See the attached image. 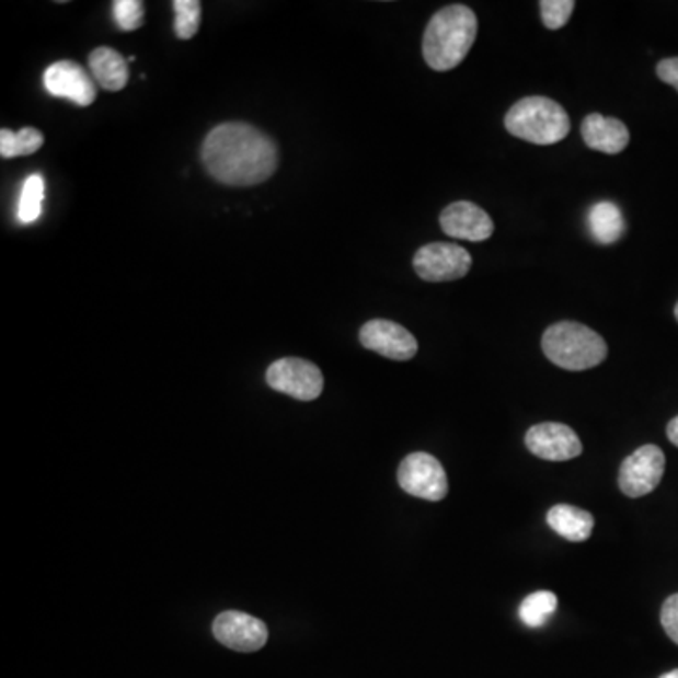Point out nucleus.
I'll list each match as a JSON object with an SVG mask.
<instances>
[{"label":"nucleus","instance_id":"obj_15","mask_svg":"<svg viewBox=\"0 0 678 678\" xmlns=\"http://www.w3.org/2000/svg\"><path fill=\"white\" fill-rule=\"evenodd\" d=\"M89 68L94 80L106 91H122L128 83V62L112 47H96L91 51Z\"/></svg>","mask_w":678,"mask_h":678},{"label":"nucleus","instance_id":"obj_19","mask_svg":"<svg viewBox=\"0 0 678 678\" xmlns=\"http://www.w3.org/2000/svg\"><path fill=\"white\" fill-rule=\"evenodd\" d=\"M558 599L552 591H533L520 605V620L528 628H541L556 611Z\"/></svg>","mask_w":678,"mask_h":678},{"label":"nucleus","instance_id":"obj_28","mask_svg":"<svg viewBox=\"0 0 678 678\" xmlns=\"http://www.w3.org/2000/svg\"><path fill=\"white\" fill-rule=\"evenodd\" d=\"M675 317H677V321H678V303L677 306H675Z\"/></svg>","mask_w":678,"mask_h":678},{"label":"nucleus","instance_id":"obj_4","mask_svg":"<svg viewBox=\"0 0 678 678\" xmlns=\"http://www.w3.org/2000/svg\"><path fill=\"white\" fill-rule=\"evenodd\" d=\"M507 133L520 140L552 146L570 135L571 122L558 102L547 96H526L505 115Z\"/></svg>","mask_w":678,"mask_h":678},{"label":"nucleus","instance_id":"obj_3","mask_svg":"<svg viewBox=\"0 0 678 678\" xmlns=\"http://www.w3.org/2000/svg\"><path fill=\"white\" fill-rule=\"evenodd\" d=\"M541 347L552 364L567 371L590 370L607 358L604 337L573 321H562L544 330Z\"/></svg>","mask_w":678,"mask_h":678},{"label":"nucleus","instance_id":"obj_17","mask_svg":"<svg viewBox=\"0 0 678 678\" xmlns=\"http://www.w3.org/2000/svg\"><path fill=\"white\" fill-rule=\"evenodd\" d=\"M588 227L596 242L611 245L624 234L625 222L622 211L612 202H598L588 214Z\"/></svg>","mask_w":678,"mask_h":678},{"label":"nucleus","instance_id":"obj_11","mask_svg":"<svg viewBox=\"0 0 678 678\" xmlns=\"http://www.w3.org/2000/svg\"><path fill=\"white\" fill-rule=\"evenodd\" d=\"M214 635L221 645L238 652L261 651L268 641L263 620L240 611L221 612L214 622Z\"/></svg>","mask_w":678,"mask_h":678},{"label":"nucleus","instance_id":"obj_10","mask_svg":"<svg viewBox=\"0 0 678 678\" xmlns=\"http://www.w3.org/2000/svg\"><path fill=\"white\" fill-rule=\"evenodd\" d=\"M526 447L531 455L549 460L565 462L583 455V444L570 426L560 423H541L531 426L526 434Z\"/></svg>","mask_w":678,"mask_h":678},{"label":"nucleus","instance_id":"obj_24","mask_svg":"<svg viewBox=\"0 0 678 678\" xmlns=\"http://www.w3.org/2000/svg\"><path fill=\"white\" fill-rule=\"evenodd\" d=\"M659 618H662L665 633L669 635L673 643L678 645V594H673L671 598L665 599Z\"/></svg>","mask_w":678,"mask_h":678},{"label":"nucleus","instance_id":"obj_26","mask_svg":"<svg viewBox=\"0 0 678 678\" xmlns=\"http://www.w3.org/2000/svg\"><path fill=\"white\" fill-rule=\"evenodd\" d=\"M667 439H669L675 447H678V416H675L671 423L667 424Z\"/></svg>","mask_w":678,"mask_h":678},{"label":"nucleus","instance_id":"obj_25","mask_svg":"<svg viewBox=\"0 0 678 678\" xmlns=\"http://www.w3.org/2000/svg\"><path fill=\"white\" fill-rule=\"evenodd\" d=\"M656 74H658L659 80L678 91V57L664 59V61L658 62Z\"/></svg>","mask_w":678,"mask_h":678},{"label":"nucleus","instance_id":"obj_27","mask_svg":"<svg viewBox=\"0 0 678 678\" xmlns=\"http://www.w3.org/2000/svg\"><path fill=\"white\" fill-rule=\"evenodd\" d=\"M659 678H678V669H675V671L665 673L664 677Z\"/></svg>","mask_w":678,"mask_h":678},{"label":"nucleus","instance_id":"obj_6","mask_svg":"<svg viewBox=\"0 0 678 678\" xmlns=\"http://www.w3.org/2000/svg\"><path fill=\"white\" fill-rule=\"evenodd\" d=\"M398 483L403 492L428 502H441L449 492L444 466L428 452H413L403 458L398 470Z\"/></svg>","mask_w":678,"mask_h":678},{"label":"nucleus","instance_id":"obj_12","mask_svg":"<svg viewBox=\"0 0 678 678\" xmlns=\"http://www.w3.org/2000/svg\"><path fill=\"white\" fill-rule=\"evenodd\" d=\"M47 93L72 101L78 106H89L96 99V85L85 68L74 61L54 62L44 72Z\"/></svg>","mask_w":678,"mask_h":678},{"label":"nucleus","instance_id":"obj_13","mask_svg":"<svg viewBox=\"0 0 678 678\" xmlns=\"http://www.w3.org/2000/svg\"><path fill=\"white\" fill-rule=\"evenodd\" d=\"M445 234L466 242H484L494 234L491 216L473 202H455L439 217Z\"/></svg>","mask_w":678,"mask_h":678},{"label":"nucleus","instance_id":"obj_7","mask_svg":"<svg viewBox=\"0 0 678 678\" xmlns=\"http://www.w3.org/2000/svg\"><path fill=\"white\" fill-rule=\"evenodd\" d=\"M471 255L457 243H428L415 253L413 268L424 281H455L468 276Z\"/></svg>","mask_w":678,"mask_h":678},{"label":"nucleus","instance_id":"obj_14","mask_svg":"<svg viewBox=\"0 0 678 678\" xmlns=\"http://www.w3.org/2000/svg\"><path fill=\"white\" fill-rule=\"evenodd\" d=\"M581 135L588 148L607 154L622 153L630 143V130L624 123L601 114L586 115Z\"/></svg>","mask_w":678,"mask_h":678},{"label":"nucleus","instance_id":"obj_2","mask_svg":"<svg viewBox=\"0 0 678 678\" xmlns=\"http://www.w3.org/2000/svg\"><path fill=\"white\" fill-rule=\"evenodd\" d=\"M478 15L463 4H450L432 15L424 31L423 55L426 65L437 72H449L470 54L478 38Z\"/></svg>","mask_w":678,"mask_h":678},{"label":"nucleus","instance_id":"obj_9","mask_svg":"<svg viewBox=\"0 0 678 678\" xmlns=\"http://www.w3.org/2000/svg\"><path fill=\"white\" fill-rule=\"evenodd\" d=\"M358 337L366 349L374 351L377 355L390 358V360H400V363L411 360L418 351V343L410 330L387 319L368 321L360 329Z\"/></svg>","mask_w":678,"mask_h":678},{"label":"nucleus","instance_id":"obj_1","mask_svg":"<svg viewBox=\"0 0 678 678\" xmlns=\"http://www.w3.org/2000/svg\"><path fill=\"white\" fill-rule=\"evenodd\" d=\"M209 175L230 187H251L269 180L279 164L276 141L248 123H222L200 149Z\"/></svg>","mask_w":678,"mask_h":678},{"label":"nucleus","instance_id":"obj_21","mask_svg":"<svg viewBox=\"0 0 678 678\" xmlns=\"http://www.w3.org/2000/svg\"><path fill=\"white\" fill-rule=\"evenodd\" d=\"M175 36L191 41L200 27L202 4L198 0H174Z\"/></svg>","mask_w":678,"mask_h":678},{"label":"nucleus","instance_id":"obj_8","mask_svg":"<svg viewBox=\"0 0 678 678\" xmlns=\"http://www.w3.org/2000/svg\"><path fill=\"white\" fill-rule=\"evenodd\" d=\"M664 471V450L656 445H643L620 466L618 486L628 497H643L658 489Z\"/></svg>","mask_w":678,"mask_h":678},{"label":"nucleus","instance_id":"obj_23","mask_svg":"<svg viewBox=\"0 0 678 678\" xmlns=\"http://www.w3.org/2000/svg\"><path fill=\"white\" fill-rule=\"evenodd\" d=\"M539 10H541L544 27L558 31L570 21L571 14L575 10V2L573 0H541Z\"/></svg>","mask_w":678,"mask_h":678},{"label":"nucleus","instance_id":"obj_16","mask_svg":"<svg viewBox=\"0 0 678 678\" xmlns=\"http://www.w3.org/2000/svg\"><path fill=\"white\" fill-rule=\"evenodd\" d=\"M547 522L560 538L581 543L590 538L594 530V517L585 509H578L573 505H554L547 513Z\"/></svg>","mask_w":678,"mask_h":678},{"label":"nucleus","instance_id":"obj_22","mask_svg":"<svg viewBox=\"0 0 678 678\" xmlns=\"http://www.w3.org/2000/svg\"><path fill=\"white\" fill-rule=\"evenodd\" d=\"M112 8L115 23L122 31H136L143 25L146 4L140 0H115Z\"/></svg>","mask_w":678,"mask_h":678},{"label":"nucleus","instance_id":"obj_20","mask_svg":"<svg viewBox=\"0 0 678 678\" xmlns=\"http://www.w3.org/2000/svg\"><path fill=\"white\" fill-rule=\"evenodd\" d=\"M44 180L41 174L28 175L23 183L20 198V221L34 222L42 214V202H44Z\"/></svg>","mask_w":678,"mask_h":678},{"label":"nucleus","instance_id":"obj_5","mask_svg":"<svg viewBox=\"0 0 678 678\" xmlns=\"http://www.w3.org/2000/svg\"><path fill=\"white\" fill-rule=\"evenodd\" d=\"M266 381L272 389L292 397L300 402H311L321 397L324 377L315 364L303 358H279L266 371Z\"/></svg>","mask_w":678,"mask_h":678},{"label":"nucleus","instance_id":"obj_18","mask_svg":"<svg viewBox=\"0 0 678 678\" xmlns=\"http://www.w3.org/2000/svg\"><path fill=\"white\" fill-rule=\"evenodd\" d=\"M44 146V135L38 128L25 127L20 133H12L10 128L0 130V154L2 159L27 157Z\"/></svg>","mask_w":678,"mask_h":678}]
</instances>
